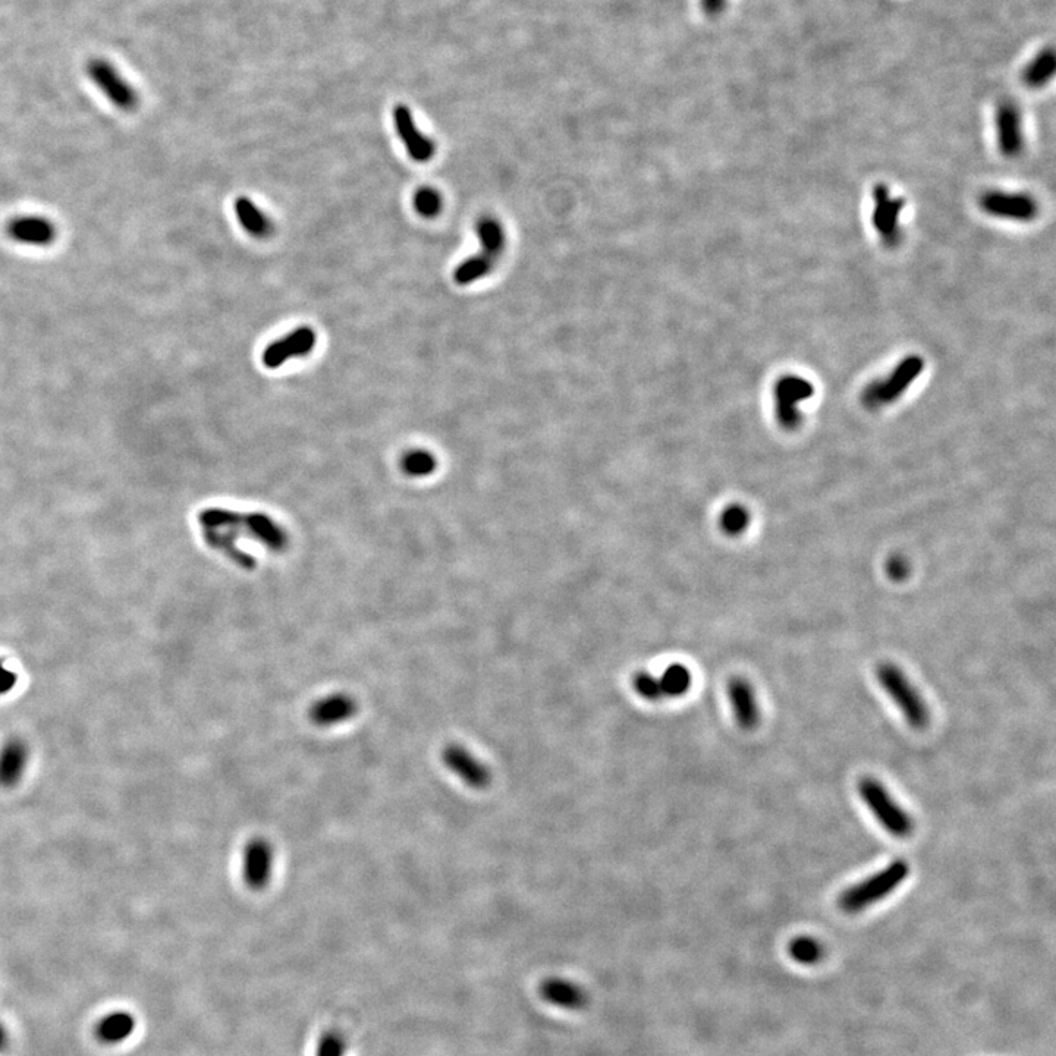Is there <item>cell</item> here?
Returning <instances> with one entry per match:
<instances>
[{
  "label": "cell",
  "mask_w": 1056,
  "mask_h": 1056,
  "mask_svg": "<svg viewBox=\"0 0 1056 1056\" xmlns=\"http://www.w3.org/2000/svg\"><path fill=\"white\" fill-rule=\"evenodd\" d=\"M342 1055H344V1043H342V1040H333L332 1036H328L322 1043H320L319 1056Z\"/></svg>",
  "instance_id": "32"
},
{
  "label": "cell",
  "mask_w": 1056,
  "mask_h": 1056,
  "mask_svg": "<svg viewBox=\"0 0 1056 1056\" xmlns=\"http://www.w3.org/2000/svg\"><path fill=\"white\" fill-rule=\"evenodd\" d=\"M198 523L203 530H226L232 534H244L275 553L284 552L288 548L289 539L284 528L266 514L259 512L241 514L229 509L209 508L198 514Z\"/></svg>",
  "instance_id": "1"
},
{
  "label": "cell",
  "mask_w": 1056,
  "mask_h": 1056,
  "mask_svg": "<svg viewBox=\"0 0 1056 1056\" xmlns=\"http://www.w3.org/2000/svg\"><path fill=\"white\" fill-rule=\"evenodd\" d=\"M788 952L795 963L814 966L823 958V946L812 936H798L788 945Z\"/></svg>",
  "instance_id": "26"
},
{
  "label": "cell",
  "mask_w": 1056,
  "mask_h": 1056,
  "mask_svg": "<svg viewBox=\"0 0 1056 1056\" xmlns=\"http://www.w3.org/2000/svg\"><path fill=\"white\" fill-rule=\"evenodd\" d=\"M317 336L313 329L301 326L284 338L276 339L263 352V363L267 369H279L291 358L306 357L316 347Z\"/></svg>",
  "instance_id": "14"
},
{
  "label": "cell",
  "mask_w": 1056,
  "mask_h": 1056,
  "mask_svg": "<svg viewBox=\"0 0 1056 1056\" xmlns=\"http://www.w3.org/2000/svg\"><path fill=\"white\" fill-rule=\"evenodd\" d=\"M30 762V747L20 737L8 738L0 747V787L20 784Z\"/></svg>",
  "instance_id": "19"
},
{
  "label": "cell",
  "mask_w": 1056,
  "mask_h": 1056,
  "mask_svg": "<svg viewBox=\"0 0 1056 1056\" xmlns=\"http://www.w3.org/2000/svg\"><path fill=\"white\" fill-rule=\"evenodd\" d=\"M996 140L999 153L1005 159H1018L1026 149L1023 115L1017 105L1011 102L1002 103L995 115Z\"/></svg>",
  "instance_id": "12"
},
{
  "label": "cell",
  "mask_w": 1056,
  "mask_h": 1056,
  "mask_svg": "<svg viewBox=\"0 0 1056 1056\" xmlns=\"http://www.w3.org/2000/svg\"><path fill=\"white\" fill-rule=\"evenodd\" d=\"M979 207L990 218L1029 223L1037 219L1040 206L1024 191L989 190L979 197Z\"/></svg>",
  "instance_id": "8"
},
{
  "label": "cell",
  "mask_w": 1056,
  "mask_h": 1056,
  "mask_svg": "<svg viewBox=\"0 0 1056 1056\" xmlns=\"http://www.w3.org/2000/svg\"><path fill=\"white\" fill-rule=\"evenodd\" d=\"M876 678L911 728L917 731L927 728L930 724L929 707L900 666L891 662L880 663L876 668Z\"/></svg>",
  "instance_id": "4"
},
{
  "label": "cell",
  "mask_w": 1056,
  "mask_h": 1056,
  "mask_svg": "<svg viewBox=\"0 0 1056 1056\" xmlns=\"http://www.w3.org/2000/svg\"><path fill=\"white\" fill-rule=\"evenodd\" d=\"M908 875L910 864L904 858H897L870 878L845 889L838 898L839 908L847 914L861 913L889 897L895 889L900 888Z\"/></svg>",
  "instance_id": "2"
},
{
  "label": "cell",
  "mask_w": 1056,
  "mask_h": 1056,
  "mask_svg": "<svg viewBox=\"0 0 1056 1056\" xmlns=\"http://www.w3.org/2000/svg\"><path fill=\"white\" fill-rule=\"evenodd\" d=\"M394 122L396 132L401 137L402 143H404L405 149L410 154L411 159L416 162H429L436 153V146L433 140H430L427 135L418 130L416 122H414L413 113L411 110L404 105H398L394 112Z\"/></svg>",
  "instance_id": "16"
},
{
  "label": "cell",
  "mask_w": 1056,
  "mask_h": 1056,
  "mask_svg": "<svg viewBox=\"0 0 1056 1056\" xmlns=\"http://www.w3.org/2000/svg\"><path fill=\"white\" fill-rule=\"evenodd\" d=\"M700 3L707 15H718L724 9L726 0H700Z\"/></svg>",
  "instance_id": "33"
},
{
  "label": "cell",
  "mask_w": 1056,
  "mask_h": 1056,
  "mask_svg": "<svg viewBox=\"0 0 1056 1056\" xmlns=\"http://www.w3.org/2000/svg\"><path fill=\"white\" fill-rule=\"evenodd\" d=\"M665 699H678L685 696L693 685L690 669L682 663H672L666 666L665 671L659 677Z\"/></svg>",
  "instance_id": "24"
},
{
  "label": "cell",
  "mask_w": 1056,
  "mask_h": 1056,
  "mask_svg": "<svg viewBox=\"0 0 1056 1056\" xmlns=\"http://www.w3.org/2000/svg\"><path fill=\"white\" fill-rule=\"evenodd\" d=\"M885 570L886 574H888V577L891 578L892 581H895V583H901V581H904L905 578L910 575L911 565L904 555H901V553H895V555L889 556L888 561H886Z\"/></svg>",
  "instance_id": "30"
},
{
  "label": "cell",
  "mask_w": 1056,
  "mask_h": 1056,
  "mask_svg": "<svg viewBox=\"0 0 1056 1056\" xmlns=\"http://www.w3.org/2000/svg\"><path fill=\"white\" fill-rule=\"evenodd\" d=\"M633 688L636 691L637 696L646 702H660L665 699L662 693V687H660L659 677L650 674L647 671H638L633 677Z\"/></svg>",
  "instance_id": "28"
},
{
  "label": "cell",
  "mask_w": 1056,
  "mask_h": 1056,
  "mask_svg": "<svg viewBox=\"0 0 1056 1056\" xmlns=\"http://www.w3.org/2000/svg\"><path fill=\"white\" fill-rule=\"evenodd\" d=\"M735 722L743 731H753L760 722L759 702L751 682L743 677L731 678L726 687Z\"/></svg>",
  "instance_id": "15"
},
{
  "label": "cell",
  "mask_w": 1056,
  "mask_h": 1056,
  "mask_svg": "<svg viewBox=\"0 0 1056 1056\" xmlns=\"http://www.w3.org/2000/svg\"><path fill=\"white\" fill-rule=\"evenodd\" d=\"M358 704L350 694L336 693L332 696L323 697L313 703L308 710V719L311 724L319 728H330L338 724L350 721L357 713Z\"/></svg>",
  "instance_id": "17"
},
{
  "label": "cell",
  "mask_w": 1056,
  "mask_h": 1056,
  "mask_svg": "<svg viewBox=\"0 0 1056 1056\" xmlns=\"http://www.w3.org/2000/svg\"><path fill=\"white\" fill-rule=\"evenodd\" d=\"M401 467L407 476L426 477L435 473L438 461H436L435 455L430 454L429 451L416 449V451L407 452L402 457Z\"/></svg>",
  "instance_id": "27"
},
{
  "label": "cell",
  "mask_w": 1056,
  "mask_h": 1056,
  "mask_svg": "<svg viewBox=\"0 0 1056 1056\" xmlns=\"http://www.w3.org/2000/svg\"><path fill=\"white\" fill-rule=\"evenodd\" d=\"M6 235L18 244L46 247L55 241L56 228L49 219L42 216H20L9 220Z\"/></svg>",
  "instance_id": "18"
},
{
  "label": "cell",
  "mask_w": 1056,
  "mask_h": 1056,
  "mask_svg": "<svg viewBox=\"0 0 1056 1056\" xmlns=\"http://www.w3.org/2000/svg\"><path fill=\"white\" fill-rule=\"evenodd\" d=\"M477 237L480 241V250L455 269L454 281L458 285H471L489 275L504 253L506 244L504 226L493 216H483L479 219Z\"/></svg>",
  "instance_id": "3"
},
{
  "label": "cell",
  "mask_w": 1056,
  "mask_h": 1056,
  "mask_svg": "<svg viewBox=\"0 0 1056 1056\" xmlns=\"http://www.w3.org/2000/svg\"><path fill=\"white\" fill-rule=\"evenodd\" d=\"M440 757H442L443 765L468 787L473 790H484L489 787L492 781L489 768L468 748L461 744H448L443 747Z\"/></svg>",
  "instance_id": "11"
},
{
  "label": "cell",
  "mask_w": 1056,
  "mask_h": 1056,
  "mask_svg": "<svg viewBox=\"0 0 1056 1056\" xmlns=\"http://www.w3.org/2000/svg\"><path fill=\"white\" fill-rule=\"evenodd\" d=\"M816 388L806 377L798 374H784L773 385V404L775 418L779 426L787 432H794L803 423L801 404L813 398Z\"/></svg>",
  "instance_id": "7"
},
{
  "label": "cell",
  "mask_w": 1056,
  "mask_h": 1056,
  "mask_svg": "<svg viewBox=\"0 0 1056 1056\" xmlns=\"http://www.w3.org/2000/svg\"><path fill=\"white\" fill-rule=\"evenodd\" d=\"M861 800L872 812L879 825L895 838H908L914 831L910 814L894 800L885 785L875 778H863L858 784Z\"/></svg>",
  "instance_id": "6"
},
{
  "label": "cell",
  "mask_w": 1056,
  "mask_h": 1056,
  "mask_svg": "<svg viewBox=\"0 0 1056 1056\" xmlns=\"http://www.w3.org/2000/svg\"><path fill=\"white\" fill-rule=\"evenodd\" d=\"M443 201L442 197L435 188L432 187H421L414 196V207H416L417 213L423 218L433 219L439 215L442 210Z\"/></svg>",
  "instance_id": "29"
},
{
  "label": "cell",
  "mask_w": 1056,
  "mask_h": 1056,
  "mask_svg": "<svg viewBox=\"0 0 1056 1056\" xmlns=\"http://www.w3.org/2000/svg\"><path fill=\"white\" fill-rule=\"evenodd\" d=\"M135 1029V1021L127 1012H113L106 1015L96 1026V1036L100 1042L115 1045L124 1042L131 1036Z\"/></svg>",
  "instance_id": "23"
},
{
  "label": "cell",
  "mask_w": 1056,
  "mask_h": 1056,
  "mask_svg": "<svg viewBox=\"0 0 1056 1056\" xmlns=\"http://www.w3.org/2000/svg\"><path fill=\"white\" fill-rule=\"evenodd\" d=\"M235 215L240 220L242 228L254 238L269 237L273 232L272 220L250 200L248 197H240L235 201Z\"/></svg>",
  "instance_id": "21"
},
{
  "label": "cell",
  "mask_w": 1056,
  "mask_h": 1056,
  "mask_svg": "<svg viewBox=\"0 0 1056 1056\" xmlns=\"http://www.w3.org/2000/svg\"><path fill=\"white\" fill-rule=\"evenodd\" d=\"M924 370L923 357L907 355L888 376L869 383L861 392V402L870 411L888 407L901 398L910 386L919 379Z\"/></svg>",
  "instance_id": "5"
},
{
  "label": "cell",
  "mask_w": 1056,
  "mask_h": 1056,
  "mask_svg": "<svg viewBox=\"0 0 1056 1056\" xmlns=\"http://www.w3.org/2000/svg\"><path fill=\"white\" fill-rule=\"evenodd\" d=\"M5 1046H6V1032H5V1029H3L2 1024H0V1051H3V1049H5Z\"/></svg>",
  "instance_id": "34"
},
{
  "label": "cell",
  "mask_w": 1056,
  "mask_h": 1056,
  "mask_svg": "<svg viewBox=\"0 0 1056 1056\" xmlns=\"http://www.w3.org/2000/svg\"><path fill=\"white\" fill-rule=\"evenodd\" d=\"M751 524V514L743 504H729L719 515V528L728 537L743 536Z\"/></svg>",
  "instance_id": "25"
},
{
  "label": "cell",
  "mask_w": 1056,
  "mask_h": 1056,
  "mask_svg": "<svg viewBox=\"0 0 1056 1056\" xmlns=\"http://www.w3.org/2000/svg\"><path fill=\"white\" fill-rule=\"evenodd\" d=\"M203 537L210 548L219 550L226 558L234 561L238 567L244 568V570H254L256 568V559L250 553L238 548L237 537L234 534L223 533L220 530H203Z\"/></svg>",
  "instance_id": "22"
},
{
  "label": "cell",
  "mask_w": 1056,
  "mask_h": 1056,
  "mask_svg": "<svg viewBox=\"0 0 1056 1056\" xmlns=\"http://www.w3.org/2000/svg\"><path fill=\"white\" fill-rule=\"evenodd\" d=\"M905 204V198L894 196L883 182L873 188L872 225L885 247L895 248L901 244V216Z\"/></svg>",
  "instance_id": "10"
},
{
  "label": "cell",
  "mask_w": 1056,
  "mask_h": 1056,
  "mask_svg": "<svg viewBox=\"0 0 1056 1056\" xmlns=\"http://www.w3.org/2000/svg\"><path fill=\"white\" fill-rule=\"evenodd\" d=\"M543 999L564 1010H580L587 1004V995L577 983L561 977H550L540 986Z\"/></svg>",
  "instance_id": "20"
},
{
  "label": "cell",
  "mask_w": 1056,
  "mask_h": 1056,
  "mask_svg": "<svg viewBox=\"0 0 1056 1056\" xmlns=\"http://www.w3.org/2000/svg\"><path fill=\"white\" fill-rule=\"evenodd\" d=\"M18 684V675L0 659V696L11 693Z\"/></svg>",
  "instance_id": "31"
},
{
  "label": "cell",
  "mask_w": 1056,
  "mask_h": 1056,
  "mask_svg": "<svg viewBox=\"0 0 1056 1056\" xmlns=\"http://www.w3.org/2000/svg\"><path fill=\"white\" fill-rule=\"evenodd\" d=\"M273 848L264 838H254L242 853V879L251 891H263L273 870Z\"/></svg>",
  "instance_id": "13"
},
{
  "label": "cell",
  "mask_w": 1056,
  "mask_h": 1056,
  "mask_svg": "<svg viewBox=\"0 0 1056 1056\" xmlns=\"http://www.w3.org/2000/svg\"><path fill=\"white\" fill-rule=\"evenodd\" d=\"M87 75L103 96L122 112H134L138 108L137 91L128 83L127 78L118 71L109 61L103 58H93L87 64Z\"/></svg>",
  "instance_id": "9"
}]
</instances>
